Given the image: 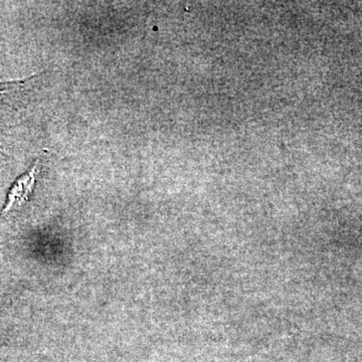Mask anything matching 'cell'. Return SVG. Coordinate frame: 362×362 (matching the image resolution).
<instances>
[{
  "mask_svg": "<svg viewBox=\"0 0 362 362\" xmlns=\"http://www.w3.org/2000/svg\"><path fill=\"white\" fill-rule=\"evenodd\" d=\"M35 181V168H33L30 173L23 175L20 180L16 181V185L11 188L8 194V199L6 206H4L2 214L8 213V211L16 209L21 206L25 201H28L30 194H32L33 185Z\"/></svg>",
  "mask_w": 362,
  "mask_h": 362,
  "instance_id": "1",
  "label": "cell"
}]
</instances>
